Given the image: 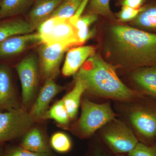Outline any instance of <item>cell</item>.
<instances>
[{"instance_id": "6da1fadb", "label": "cell", "mask_w": 156, "mask_h": 156, "mask_svg": "<svg viewBox=\"0 0 156 156\" xmlns=\"http://www.w3.org/2000/svg\"><path fill=\"white\" fill-rule=\"evenodd\" d=\"M106 20L100 31L98 53L104 59L117 69L156 65V34Z\"/></svg>"}, {"instance_id": "7a4b0ae2", "label": "cell", "mask_w": 156, "mask_h": 156, "mask_svg": "<svg viewBox=\"0 0 156 156\" xmlns=\"http://www.w3.org/2000/svg\"><path fill=\"white\" fill-rule=\"evenodd\" d=\"M117 68L95 53L74 76L83 82L86 91L98 97L122 101H135L144 97L126 86L117 75Z\"/></svg>"}, {"instance_id": "3957f363", "label": "cell", "mask_w": 156, "mask_h": 156, "mask_svg": "<svg viewBox=\"0 0 156 156\" xmlns=\"http://www.w3.org/2000/svg\"><path fill=\"white\" fill-rule=\"evenodd\" d=\"M147 97L131 109L129 119L139 142L151 144L156 141V98Z\"/></svg>"}, {"instance_id": "277c9868", "label": "cell", "mask_w": 156, "mask_h": 156, "mask_svg": "<svg viewBox=\"0 0 156 156\" xmlns=\"http://www.w3.org/2000/svg\"><path fill=\"white\" fill-rule=\"evenodd\" d=\"M116 116L109 102L98 104L85 98L81 102V116L76 124L77 134L83 138L90 137Z\"/></svg>"}, {"instance_id": "5b68a950", "label": "cell", "mask_w": 156, "mask_h": 156, "mask_svg": "<svg viewBox=\"0 0 156 156\" xmlns=\"http://www.w3.org/2000/svg\"><path fill=\"white\" fill-rule=\"evenodd\" d=\"M102 128V141L108 150L116 154H128L139 142L133 130L116 119Z\"/></svg>"}, {"instance_id": "8992f818", "label": "cell", "mask_w": 156, "mask_h": 156, "mask_svg": "<svg viewBox=\"0 0 156 156\" xmlns=\"http://www.w3.org/2000/svg\"><path fill=\"white\" fill-rule=\"evenodd\" d=\"M42 43L59 44L69 48L79 45L76 30L69 19L51 17L37 28Z\"/></svg>"}, {"instance_id": "52a82bcc", "label": "cell", "mask_w": 156, "mask_h": 156, "mask_svg": "<svg viewBox=\"0 0 156 156\" xmlns=\"http://www.w3.org/2000/svg\"><path fill=\"white\" fill-rule=\"evenodd\" d=\"M34 119L23 108L0 112V147L8 141L23 136Z\"/></svg>"}, {"instance_id": "ba28073f", "label": "cell", "mask_w": 156, "mask_h": 156, "mask_svg": "<svg viewBox=\"0 0 156 156\" xmlns=\"http://www.w3.org/2000/svg\"><path fill=\"white\" fill-rule=\"evenodd\" d=\"M22 89V103L28 106L36 94L40 73L38 58L34 54L25 56L16 66Z\"/></svg>"}, {"instance_id": "9c48e42d", "label": "cell", "mask_w": 156, "mask_h": 156, "mask_svg": "<svg viewBox=\"0 0 156 156\" xmlns=\"http://www.w3.org/2000/svg\"><path fill=\"white\" fill-rule=\"evenodd\" d=\"M38 50L39 68L45 80L57 75L65 52L70 48L59 44H40Z\"/></svg>"}, {"instance_id": "30bf717a", "label": "cell", "mask_w": 156, "mask_h": 156, "mask_svg": "<svg viewBox=\"0 0 156 156\" xmlns=\"http://www.w3.org/2000/svg\"><path fill=\"white\" fill-rule=\"evenodd\" d=\"M21 107L14 88L10 66L0 63V112Z\"/></svg>"}, {"instance_id": "8fae6325", "label": "cell", "mask_w": 156, "mask_h": 156, "mask_svg": "<svg viewBox=\"0 0 156 156\" xmlns=\"http://www.w3.org/2000/svg\"><path fill=\"white\" fill-rule=\"evenodd\" d=\"M41 43L37 32L10 37L0 43V59L18 55L33 45Z\"/></svg>"}, {"instance_id": "7c38bea8", "label": "cell", "mask_w": 156, "mask_h": 156, "mask_svg": "<svg viewBox=\"0 0 156 156\" xmlns=\"http://www.w3.org/2000/svg\"><path fill=\"white\" fill-rule=\"evenodd\" d=\"M63 89V87L56 83L54 79L46 80L30 112L34 119H41L53 98Z\"/></svg>"}, {"instance_id": "4fadbf2b", "label": "cell", "mask_w": 156, "mask_h": 156, "mask_svg": "<svg viewBox=\"0 0 156 156\" xmlns=\"http://www.w3.org/2000/svg\"><path fill=\"white\" fill-rule=\"evenodd\" d=\"M96 53L92 46H82L70 49L68 51L62 68L65 76H74L87 59Z\"/></svg>"}, {"instance_id": "5bb4252c", "label": "cell", "mask_w": 156, "mask_h": 156, "mask_svg": "<svg viewBox=\"0 0 156 156\" xmlns=\"http://www.w3.org/2000/svg\"><path fill=\"white\" fill-rule=\"evenodd\" d=\"M131 77L140 94L156 98V65L132 69Z\"/></svg>"}, {"instance_id": "9a60e30c", "label": "cell", "mask_w": 156, "mask_h": 156, "mask_svg": "<svg viewBox=\"0 0 156 156\" xmlns=\"http://www.w3.org/2000/svg\"><path fill=\"white\" fill-rule=\"evenodd\" d=\"M63 0H35L29 11L27 20L35 29L51 17Z\"/></svg>"}, {"instance_id": "2e32d148", "label": "cell", "mask_w": 156, "mask_h": 156, "mask_svg": "<svg viewBox=\"0 0 156 156\" xmlns=\"http://www.w3.org/2000/svg\"><path fill=\"white\" fill-rule=\"evenodd\" d=\"M20 146L26 149L40 153L52 152L50 142L40 129L32 128L23 136Z\"/></svg>"}, {"instance_id": "e0dca14e", "label": "cell", "mask_w": 156, "mask_h": 156, "mask_svg": "<svg viewBox=\"0 0 156 156\" xmlns=\"http://www.w3.org/2000/svg\"><path fill=\"white\" fill-rule=\"evenodd\" d=\"M34 30L27 20L14 18L1 21L0 43L14 36L32 33Z\"/></svg>"}, {"instance_id": "ac0fdd59", "label": "cell", "mask_w": 156, "mask_h": 156, "mask_svg": "<svg viewBox=\"0 0 156 156\" xmlns=\"http://www.w3.org/2000/svg\"><path fill=\"white\" fill-rule=\"evenodd\" d=\"M75 80L74 87L62 98L70 119H74L77 114L81 98L86 92V87L83 82L79 79Z\"/></svg>"}, {"instance_id": "d6986e66", "label": "cell", "mask_w": 156, "mask_h": 156, "mask_svg": "<svg viewBox=\"0 0 156 156\" xmlns=\"http://www.w3.org/2000/svg\"><path fill=\"white\" fill-rule=\"evenodd\" d=\"M131 26L143 30H156V0L150 1L133 21Z\"/></svg>"}, {"instance_id": "ffe728a7", "label": "cell", "mask_w": 156, "mask_h": 156, "mask_svg": "<svg viewBox=\"0 0 156 156\" xmlns=\"http://www.w3.org/2000/svg\"><path fill=\"white\" fill-rule=\"evenodd\" d=\"M99 16L96 14L85 13L73 24L76 30L79 44L81 45L94 36L96 32L91 25L98 20Z\"/></svg>"}, {"instance_id": "44dd1931", "label": "cell", "mask_w": 156, "mask_h": 156, "mask_svg": "<svg viewBox=\"0 0 156 156\" xmlns=\"http://www.w3.org/2000/svg\"><path fill=\"white\" fill-rule=\"evenodd\" d=\"M35 0H2L0 2V20L24 14L30 10Z\"/></svg>"}, {"instance_id": "7402d4cb", "label": "cell", "mask_w": 156, "mask_h": 156, "mask_svg": "<svg viewBox=\"0 0 156 156\" xmlns=\"http://www.w3.org/2000/svg\"><path fill=\"white\" fill-rule=\"evenodd\" d=\"M110 1V0H89L85 13L96 14L107 20L117 21L115 13L111 9Z\"/></svg>"}, {"instance_id": "603a6c76", "label": "cell", "mask_w": 156, "mask_h": 156, "mask_svg": "<svg viewBox=\"0 0 156 156\" xmlns=\"http://www.w3.org/2000/svg\"><path fill=\"white\" fill-rule=\"evenodd\" d=\"M53 119L61 126H66L70 118L62 99L57 101L43 115L41 119Z\"/></svg>"}, {"instance_id": "cb8c5ba5", "label": "cell", "mask_w": 156, "mask_h": 156, "mask_svg": "<svg viewBox=\"0 0 156 156\" xmlns=\"http://www.w3.org/2000/svg\"><path fill=\"white\" fill-rule=\"evenodd\" d=\"M83 1L63 0L50 17H57L69 19L76 14Z\"/></svg>"}, {"instance_id": "d4e9b609", "label": "cell", "mask_w": 156, "mask_h": 156, "mask_svg": "<svg viewBox=\"0 0 156 156\" xmlns=\"http://www.w3.org/2000/svg\"><path fill=\"white\" fill-rule=\"evenodd\" d=\"M49 142L51 149L59 154L67 153L73 147L71 140L63 132H58L53 134Z\"/></svg>"}, {"instance_id": "484cf974", "label": "cell", "mask_w": 156, "mask_h": 156, "mask_svg": "<svg viewBox=\"0 0 156 156\" xmlns=\"http://www.w3.org/2000/svg\"><path fill=\"white\" fill-rule=\"evenodd\" d=\"M3 156H55L52 152L40 153L26 149L20 146H4Z\"/></svg>"}, {"instance_id": "4316f807", "label": "cell", "mask_w": 156, "mask_h": 156, "mask_svg": "<svg viewBox=\"0 0 156 156\" xmlns=\"http://www.w3.org/2000/svg\"><path fill=\"white\" fill-rule=\"evenodd\" d=\"M143 8L144 6L140 9H134L128 6L121 7V10L115 14L117 21L122 23L131 22L136 18Z\"/></svg>"}, {"instance_id": "83f0119b", "label": "cell", "mask_w": 156, "mask_h": 156, "mask_svg": "<svg viewBox=\"0 0 156 156\" xmlns=\"http://www.w3.org/2000/svg\"><path fill=\"white\" fill-rule=\"evenodd\" d=\"M128 156H156V141L151 144L139 142Z\"/></svg>"}, {"instance_id": "f1b7e54d", "label": "cell", "mask_w": 156, "mask_h": 156, "mask_svg": "<svg viewBox=\"0 0 156 156\" xmlns=\"http://www.w3.org/2000/svg\"><path fill=\"white\" fill-rule=\"evenodd\" d=\"M148 0H115L116 5L128 6L134 9H140L146 5Z\"/></svg>"}, {"instance_id": "f546056e", "label": "cell", "mask_w": 156, "mask_h": 156, "mask_svg": "<svg viewBox=\"0 0 156 156\" xmlns=\"http://www.w3.org/2000/svg\"><path fill=\"white\" fill-rule=\"evenodd\" d=\"M89 156H128L127 155L116 154L109 150V152L102 150L99 148H96L92 151V153Z\"/></svg>"}, {"instance_id": "4dcf8cb0", "label": "cell", "mask_w": 156, "mask_h": 156, "mask_svg": "<svg viewBox=\"0 0 156 156\" xmlns=\"http://www.w3.org/2000/svg\"><path fill=\"white\" fill-rule=\"evenodd\" d=\"M3 152H4V146L0 147V156H3Z\"/></svg>"}, {"instance_id": "1f68e13d", "label": "cell", "mask_w": 156, "mask_h": 156, "mask_svg": "<svg viewBox=\"0 0 156 156\" xmlns=\"http://www.w3.org/2000/svg\"><path fill=\"white\" fill-rule=\"evenodd\" d=\"M1 1H1V0H0V2H1Z\"/></svg>"}]
</instances>
